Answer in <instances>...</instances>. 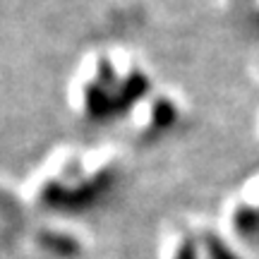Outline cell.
<instances>
[{
    "instance_id": "7c38bea8",
    "label": "cell",
    "mask_w": 259,
    "mask_h": 259,
    "mask_svg": "<svg viewBox=\"0 0 259 259\" xmlns=\"http://www.w3.org/2000/svg\"><path fill=\"white\" fill-rule=\"evenodd\" d=\"M254 132H257V139H259V113H257V122H254Z\"/></svg>"
},
{
    "instance_id": "ba28073f",
    "label": "cell",
    "mask_w": 259,
    "mask_h": 259,
    "mask_svg": "<svg viewBox=\"0 0 259 259\" xmlns=\"http://www.w3.org/2000/svg\"><path fill=\"white\" fill-rule=\"evenodd\" d=\"M27 204L22 199L19 185H12L8 178L0 176V240H10L12 235L24 231Z\"/></svg>"
},
{
    "instance_id": "3957f363",
    "label": "cell",
    "mask_w": 259,
    "mask_h": 259,
    "mask_svg": "<svg viewBox=\"0 0 259 259\" xmlns=\"http://www.w3.org/2000/svg\"><path fill=\"white\" fill-rule=\"evenodd\" d=\"M187 118L185 96L173 87L154 84L122 118L125 132L137 144H156L170 137Z\"/></svg>"
},
{
    "instance_id": "8fae6325",
    "label": "cell",
    "mask_w": 259,
    "mask_h": 259,
    "mask_svg": "<svg viewBox=\"0 0 259 259\" xmlns=\"http://www.w3.org/2000/svg\"><path fill=\"white\" fill-rule=\"evenodd\" d=\"M252 74H254V79L259 82V56L252 60Z\"/></svg>"
},
{
    "instance_id": "5b68a950",
    "label": "cell",
    "mask_w": 259,
    "mask_h": 259,
    "mask_svg": "<svg viewBox=\"0 0 259 259\" xmlns=\"http://www.w3.org/2000/svg\"><path fill=\"white\" fill-rule=\"evenodd\" d=\"M219 223L242 245L259 238V170L226 194L219 209Z\"/></svg>"
},
{
    "instance_id": "30bf717a",
    "label": "cell",
    "mask_w": 259,
    "mask_h": 259,
    "mask_svg": "<svg viewBox=\"0 0 259 259\" xmlns=\"http://www.w3.org/2000/svg\"><path fill=\"white\" fill-rule=\"evenodd\" d=\"M245 19L250 22V24H254V27L259 29V0H254L250 5V10H247V15H245Z\"/></svg>"
},
{
    "instance_id": "277c9868",
    "label": "cell",
    "mask_w": 259,
    "mask_h": 259,
    "mask_svg": "<svg viewBox=\"0 0 259 259\" xmlns=\"http://www.w3.org/2000/svg\"><path fill=\"white\" fill-rule=\"evenodd\" d=\"M27 250L41 259H82L89 240L70 219H41L27 231Z\"/></svg>"
},
{
    "instance_id": "8992f818",
    "label": "cell",
    "mask_w": 259,
    "mask_h": 259,
    "mask_svg": "<svg viewBox=\"0 0 259 259\" xmlns=\"http://www.w3.org/2000/svg\"><path fill=\"white\" fill-rule=\"evenodd\" d=\"M190 226H192V233L197 238L202 259H250L247 245L235 240L219 223V219L197 216V219H190Z\"/></svg>"
},
{
    "instance_id": "7a4b0ae2",
    "label": "cell",
    "mask_w": 259,
    "mask_h": 259,
    "mask_svg": "<svg viewBox=\"0 0 259 259\" xmlns=\"http://www.w3.org/2000/svg\"><path fill=\"white\" fill-rule=\"evenodd\" d=\"M154 84L149 65L135 51L122 46L89 48L67 74L65 103L79 122L106 125L122 120Z\"/></svg>"
},
{
    "instance_id": "9c48e42d",
    "label": "cell",
    "mask_w": 259,
    "mask_h": 259,
    "mask_svg": "<svg viewBox=\"0 0 259 259\" xmlns=\"http://www.w3.org/2000/svg\"><path fill=\"white\" fill-rule=\"evenodd\" d=\"M254 0H216V8L228 17H245Z\"/></svg>"
},
{
    "instance_id": "6da1fadb",
    "label": "cell",
    "mask_w": 259,
    "mask_h": 259,
    "mask_svg": "<svg viewBox=\"0 0 259 259\" xmlns=\"http://www.w3.org/2000/svg\"><path fill=\"white\" fill-rule=\"evenodd\" d=\"M125 173L122 151L113 144H60L19 183L29 213L72 219L103 204Z\"/></svg>"
},
{
    "instance_id": "52a82bcc",
    "label": "cell",
    "mask_w": 259,
    "mask_h": 259,
    "mask_svg": "<svg viewBox=\"0 0 259 259\" xmlns=\"http://www.w3.org/2000/svg\"><path fill=\"white\" fill-rule=\"evenodd\" d=\"M154 259H202L190 221L166 226L158 233Z\"/></svg>"
}]
</instances>
